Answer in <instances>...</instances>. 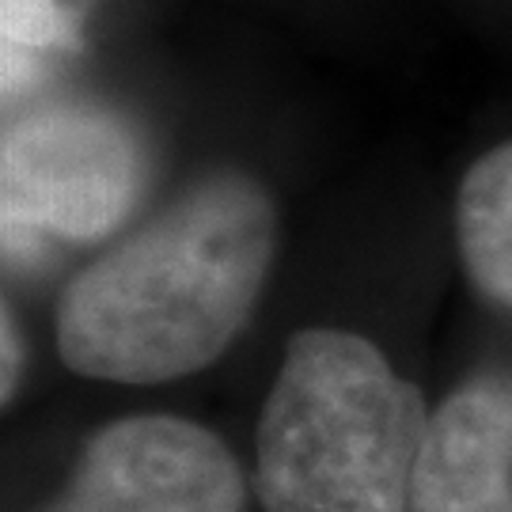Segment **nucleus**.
Segmentation results:
<instances>
[{
    "mask_svg": "<svg viewBox=\"0 0 512 512\" xmlns=\"http://www.w3.org/2000/svg\"><path fill=\"white\" fill-rule=\"evenodd\" d=\"M148 179L141 129L95 99L23 103L0 137V232L8 266H38L57 243L114 236Z\"/></svg>",
    "mask_w": 512,
    "mask_h": 512,
    "instance_id": "3",
    "label": "nucleus"
},
{
    "mask_svg": "<svg viewBox=\"0 0 512 512\" xmlns=\"http://www.w3.org/2000/svg\"><path fill=\"white\" fill-rule=\"evenodd\" d=\"M456 243L475 293L512 311V141L467 167L456 198Z\"/></svg>",
    "mask_w": 512,
    "mask_h": 512,
    "instance_id": "6",
    "label": "nucleus"
},
{
    "mask_svg": "<svg viewBox=\"0 0 512 512\" xmlns=\"http://www.w3.org/2000/svg\"><path fill=\"white\" fill-rule=\"evenodd\" d=\"M277 205L247 171H213L65 285L54 342L69 372L156 387L217 361L255 315L277 255Z\"/></svg>",
    "mask_w": 512,
    "mask_h": 512,
    "instance_id": "1",
    "label": "nucleus"
},
{
    "mask_svg": "<svg viewBox=\"0 0 512 512\" xmlns=\"http://www.w3.org/2000/svg\"><path fill=\"white\" fill-rule=\"evenodd\" d=\"M410 512H512V372L475 376L433 406Z\"/></svg>",
    "mask_w": 512,
    "mask_h": 512,
    "instance_id": "5",
    "label": "nucleus"
},
{
    "mask_svg": "<svg viewBox=\"0 0 512 512\" xmlns=\"http://www.w3.org/2000/svg\"><path fill=\"white\" fill-rule=\"evenodd\" d=\"M433 406L372 338L304 327L285 342L255 429L266 512H410Z\"/></svg>",
    "mask_w": 512,
    "mask_h": 512,
    "instance_id": "2",
    "label": "nucleus"
},
{
    "mask_svg": "<svg viewBox=\"0 0 512 512\" xmlns=\"http://www.w3.org/2000/svg\"><path fill=\"white\" fill-rule=\"evenodd\" d=\"M19 368H23V342H19V330H16V323H12V311L4 308V403H8L12 391H16Z\"/></svg>",
    "mask_w": 512,
    "mask_h": 512,
    "instance_id": "8",
    "label": "nucleus"
},
{
    "mask_svg": "<svg viewBox=\"0 0 512 512\" xmlns=\"http://www.w3.org/2000/svg\"><path fill=\"white\" fill-rule=\"evenodd\" d=\"M247 478L228 444L175 414L103 425L42 512H243Z\"/></svg>",
    "mask_w": 512,
    "mask_h": 512,
    "instance_id": "4",
    "label": "nucleus"
},
{
    "mask_svg": "<svg viewBox=\"0 0 512 512\" xmlns=\"http://www.w3.org/2000/svg\"><path fill=\"white\" fill-rule=\"evenodd\" d=\"M99 0H0V95L8 107L54 80L84 46V31Z\"/></svg>",
    "mask_w": 512,
    "mask_h": 512,
    "instance_id": "7",
    "label": "nucleus"
}]
</instances>
